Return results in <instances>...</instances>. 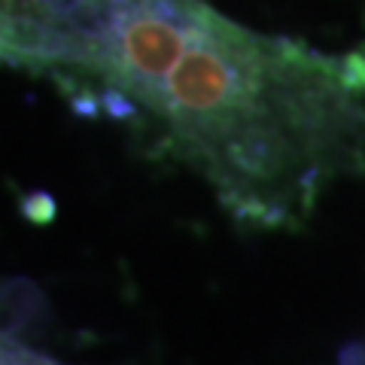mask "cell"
Listing matches in <instances>:
<instances>
[{
	"mask_svg": "<svg viewBox=\"0 0 365 365\" xmlns=\"http://www.w3.org/2000/svg\"><path fill=\"white\" fill-rule=\"evenodd\" d=\"M119 98L259 228L302 225L338 177L365 170V55L247 31L201 0L137 34Z\"/></svg>",
	"mask_w": 365,
	"mask_h": 365,
	"instance_id": "6da1fadb",
	"label": "cell"
},
{
	"mask_svg": "<svg viewBox=\"0 0 365 365\" xmlns=\"http://www.w3.org/2000/svg\"><path fill=\"white\" fill-rule=\"evenodd\" d=\"M76 0H0V55L25 61V55L71 13Z\"/></svg>",
	"mask_w": 365,
	"mask_h": 365,
	"instance_id": "7a4b0ae2",
	"label": "cell"
}]
</instances>
